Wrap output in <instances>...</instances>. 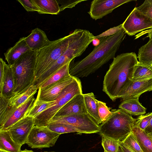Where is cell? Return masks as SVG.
Masks as SVG:
<instances>
[{
	"label": "cell",
	"mask_w": 152,
	"mask_h": 152,
	"mask_svg": "<svg viewBox=\"0 0 152 152\" xmlns=\"http://www.w3.org/2000/svg\"><path fill=\"white\" fill-rule=\"evenodd\" d=\"M126 34L122 28L114 34L99 38V43L88 56L76 62L74 59L70 62V75L78 78L87 77L113 59Z\"/></svg>",
	"instance_id": "obj_1"
},
{
	"label": "cell",
	"mask_w": 152,
	"mask_h": 152,
	"mask_svg": "<svg viewBox=\"0 0 152 152\" xmlns=\"http://www.w3.org/2000/svg\"><path fill=\"white\" fill-rule=\"evenodd\" d=\"M138 61L133 52L121 54L113 59L103 82V91L113 101L119 98L132 80L134 71Z\"/></svg>",
	"instance_id": "obj_2"
},
{
	"label": "cell",
	"mask_w": 152,
	"mask_h": 152,
	"mask_svg": "<svg viewBox=\"0 0 152 152\" xmlns=\"http://www.w3.org/2000/svg\"><path fill=\"white\" fill-rule=\"evenodd\" d=\"M77 31L76 29L67 36L50 41L48 44L37 50L34 81L49 68L65 51Z\"/></svg>",
	"instance_id": "obj_3"
},
{
	"label": "cell",
	"mask_w": 152,
	"mask_h": 152,
	"mask_svg": "<svg viewBox=\"0 0 152 152\" xmlns=\"http://www.w3.org/2000/svg\"><path fill=\"white\" fill-rule=\"evenodd\" d=\"M112 112V115L100 125L99 133L102 136L122 142L132 132L136 119L120 109Z\"/></svg>",
	"instance_id": "obj_4"
},
{
	"label": "cell",
	"mask_w": 152,
	"mask_h": 152,
	"mask_svg": "<svg viewBox=\"0 0 152 152\" xmlns=\"http://www.w3.org/2000/svg\"><path fill=\"white\" fill-rule=\"evenodd\" d=\"M37 50H31L20 56L12 65L15 95L26 91L35 79Z\"/></svg>",
	"instance_id": "obj_5"
},
{
	"label": "cell",
	"mask_w": 152,
	"mask_h": 152,
	"mask_svg": "<svg viewBox=\"0 0 152 152\" xmlns=\"http://www.w3.org/2000/svg\"><path fill=\"white\" fill-rule=\"evenodd\" d=\"M83 94L81 82L76 77L56 99V105L44 110L33 118L34 125L47 126L53 118L66 104L77 95Z\"/></svg>",
	"instance_id": "obj_6"
},
{
	"label": "cell",
	"mask_w": 152,
	"mask_h": 152,
	"mask_svg": "<svg viewBox=\"0 0 152 152\" xmlns=\"http://www.w3.org/2000/svg\"><path fill=\"white\" fill-rule=\"evenodd\" d=\"M50 122L71 125L79 131V134L99 133L100 129V125L88 114H76L63 117L54 116Z\"/></svg>",
	"instance_id": "obj_7"
},
{
	"label": "cell",
	"mask_w": 152,
	"mask_h": 152,
	"mask_svg": "<svg viewBox=\"0 0 152 152\" xmlns=\"http://www.w3.org/2000/svg\"><path fill=\"white\" fill-rule=\"evenodd\" d=\"M60 135L52 131L47 126H34L28 136L26 143L32 148L53 147Z\"/></svg>",
	"instance_id": "obj_8"
},
{
	"label": "cell",
	"mask_w": 152,
	"mask_h": 152,
	"mask_svg": "<svg viewBox=\"0 0 152 152\" xmlns=\"http://www.w3.org/2000/svg\"><path fill=\"white\" fill-rule=\"evenodd\" d=\"M122 27L126 34L132 36L152 28V19L135 7L122 24Z\"/></svg>",
	"instance_id": "obj_9"
},
{
	"label": "cell",
	"mask_w": 152,
	"mask_h": 152,
	"mask_svg": "<svg viewBox=\"0 0 152 152\" xmlns=\"http://www.w3.org/2000/svg\"><path fill=\"white\" fill-rule=\"evenodd\" d=\"M133 0H94L88 13L95 20L101 19L120 6Z\"/></svg>",
	"instance_id": "obj_10"
},
{
	"label": "cell",
	"mask_w": 152,
	"mask_h": 152,
	"mask_svg": "<svg viewBox=\"0 0 152 152\" xmlns=\"http://www.w3.org/2000/svg\"><path fill=\"white\" fill-rule=\"evenodd\" d=\"M34 126L33 118L26 116L13 124L8 130L13 140L22 146L26 143L28 136Z\"/></svg>",
	"instance_id": "obj_11"
},
{
	"label": "cell",
	"mask_w": 152,
	"mask_h": 152,
	"mask_svg": "<svg viewBox=\"0 0 152 152\" xmlns=\"http://www.w3.org/2000/svg\"><path fill=\"white\" fill-rule=\"evenodd\" d=\"M75 77L70 75L47 86L39 88L36 99L47 102L56 100L63 90L73 81Z\"/></svg>",
	"instance_id": "obj_12"
},
{
	"label": "cell",
	"mask_w": 152,
	"mask_h": 152,
	"mask_svg": "<svg viewBox=\"0 0 152 152\" xmlns=\"http://www.w3.org/2000/svg\"><path fill=\"white\" fill-rule=\"evenodd\" d=\"M152 91V78L143 80H132L120 96L123 101L139 98L143 93Z\"/></svg>",
	"instance_id": "obj_13"
},
{
	"label": "cell",
	"mask_w": 152,
	"mask_h": 152,
	"mask_svg": "<svg viewBox=\"0 0 152 152\" xmlns=\"http://www.w3.org/2000/svg\"><path fill=\"white\" fill-rule=\"evenodd\" d=\"M35 100L34 95H33L19 107L13 108L7 118L0 123V131L8 130L13 124L24 117L25 113L33 105Z\"/></svg>",
	"instance_id": "obj_14"
},
{
	"label": "cell",
	"mask_w": 152,
	"mask_h": 152,
	"mask_svg": "<svg viewBox=\"0 0 152 152\" xmlns=\"http://www.w3.org/2000/svg\"><path fill=\"white\" fill-rule=\"evenodd\" d=\"M83 94H77L66 104L55 116L63 117L79 114H88Z\"/></svg>",
	"instance_id": "obj_15"
},
{
	"label": "cell",
	"mask_w": 152,
	"mask_h": 152,
	"mask_svg": "<svg viewBox=\"0 0 152 152\" xmlns=\"http://www.w3.org/2000/svg\"><path fill=\"white\" fill-rule=\"evenodd\" d=\"M25 39L28 46L33 50L41 49L50 42L45 32L38 28L32 30L30 34L25 37Z\"/></svg>",
	"instance_id": "obj_16"
},
{
	"label": "cell",
	"mask_w": 152,
	"mask_h": 152,
	"mask_svg": "<svg viewBox=\"0 0 152 152\" xmlns=\"http://www.w3.org/2000/svg\"><path fill=\"white\" fill-rule=\"evenodd\" d=\"M32 50L27 45L25 37L20 38L12 47L4 53L5 60L9 65H12L22 55Z\"/></svg>",
	"instance_id": "obj_17"
},
{
	"label": "cell",
	"mask_w": 152,
	"mask_h": 152,
	"mask_svg": "<svg viewBox=\"0 0 152 152\" xmlns=\"http://www.w3.org/2000/svg\"><path fill=\"white\" fill-rule=\"evenodd\" d=\"M14 90L15 84L12 69L10 65L5 62L3 84L0 89V95L10 99L15 95Z\"/></svg>",
	"instance_id": "obj_18"
},
{
	"label": "cell",
	"mask_w": 152,
	"mask_h": 152,
	"mask_svg": "<svg viewBox=\"0 0 152 152\" xmlns=\"http://www.w3.org/2000/svg\"><path fill=\"white\" fill-rule=\"evenodd\" d=\"M118 107L131 115H141L146 113V109L140 103L138 98L123 100Z\"/></svg>",
	"instance_id": "obj_19"
},
{
	"label": "cell",
	"mask_w": 152,
	"mask_h": 152,
	"mask_svg": "<svg viewBox=\"0 0 152 152\" xmlns=\"http://www.w3.org/2000/svg\"><path fill=\"white\" fill-rule=\"evenodd\" d=\"M21 147L13 140L8 130L0 131V152H20Z\"/></svg>",
	"instance_id": "obj_20"
},
{
	"label": "cell",
	"mask_w": 152,
	"mask_h": 152,
	"mask_svg": "<svg viewBox=\"0 0 152 152\" xmlns=\"http://www.w3.org/2000/svg\"><path fill=\"white\" fill-rule=\"evenodd\" d=\"M32 1L39 10V14L57 15L60 12V6L56 0Z\"/></svg>",
	"instance_id": "obj_21"
},
{
	"label": "cell",
	"mask_w": 152,
	"mask_h": 152,
	"mask_svg": "<svg viewBox=\"0 0 152 152\" xmlns=\"http://www.w3.org/2000/svg\"><path fill=\"white\" fill-rule=\"evenodd\" d=\"M132 133L134 135L143 152H152V137L143 130L134 126Z\"/></svg>",
	"instance_id": "obj_22"
},
{
	"label": "cell",
	"mask_w": 152,
	"mask_h": 152,
	"mask_svg": "<svg viewBox=\"0 0 152 152\" xmlns=\"http://www.w3.org/2000/svg\"><path fill=\"white\" fill-rule=\"evenodd\" d=\"M85 104L88 114L99 124L102 122L99 117L97 99L92 92L83 94Z\"/></svg>",
	"instance_id": "obj_23"
},
{
	"label": "cell",
	"mask_w": 152,
	"mask_h": 152,
	"mask_svg": "<svg viewBox=\"0 0 152 152\" xmlns=\"http://www.w3.org/2000/svg\"><path fill=\"white\" fill-rule=\"evenodd\" d=\"M38 89L31 85L25 91L11 97L9 105L12 108H18L23 104L31 96L34 95Z\"/></svg>",
	"instance_id": "obj_24"
},
{
	"label": "cell",
	"mask_w": 152,
	"mask_h": 152,
	"mask_svg": "<svg viewBox=\"0 0 152 152\" xmlns=\"http://www.w3.org/2000/svg\"><path fill=\"white\" fill-rule=\"evenodd\" d=\"M152 78V66L138 61L136 65L132 80H143Z\"/></svg>",
	"instance_id": "obj_25"
},
{
	"label": "cell",
	"mask_w": 152,
	"mask_h": 152,
	"mask_svg": "<svg viewBox=\"0 0 152 152\" xmlns=\"http://www.w3.org/2000/svg\"><path fill=\"white\" fill-rule=\"evenodd\" d=\"M56 100L47 102L36 99L33 105L25 113V117L30 116L34 118L44 110L56 105Z\"/></svg>",
	"instance_id": "obj_26"
},
{
	"label": "cell",
	"mask_w": 152,
	"mask_h": 152,
	"mask_svg": "<svg viewBox=\"0 0 152 152\" xmlns=\"http://www.w3.org/2000/svg\"><path fill=\"white\" fill-rule=\"evenodd\" d=\"M139 61L152 66V39L139 49Z\"/></svg>",
	"instance_id": "obj_27"
},
{
	"label": "cell",
	"mask_w": 152,
	"mask_h": 152,
	"mask_svg": "<svg viewBox=\"0 0 152 152\" xmlns=\"http://www.w3.org/2000/svg\"><path fill=\"white\" fill-rule=\"evenodd\" d=\"M70 62L66 63L61 67L50 78L43 83L39 88H43L47 86L59 81L64 77L70 75L69 66Z\"/></svg>",
	"instance_id": "obj_28"
},
{
	"label": "cell",
	"mask_w": 152,
	"mask_h": 152,
	"mask_svg": "<svg viewBox=\"0 0 152 152\" xmlns=\"http://www.w3.org/2000/svg\"><path fill=\"white\" fill-rule=\"evenodd\" d=\"M47 127L52 131L60 134L74 132L79 134V132L72 126L64 124L50 122Z\"/></svg>",
	"instance_id": "obj_29"
},
{
	"label": "cell",
	"mask_w": 152,
	"mask_h": 152,
	"mask_svg": "<svg viewBox=\"0 0 152 152\" xmlns=\"http://www.w3.org/2000/svg\"><path fill=\"white\" fill-rule=\"evenodd\" d=\"M120 141L109 137L102 136V144L107 152H118Z\"/></svg>",
	"instance_id": "obj_30"
},
{
	"label": "cell",
	"mask_w": 152,
	"mask_h": 152,
	"mask_svg": "<svg viewBox=\"0 0 152 152\" xmlns=\"http://www.w3.org/2000/svg\"><path fill=\"white\" fill-rule=\"evenodd\" d=\"M122 142L133 152H143L136 139L132 132Z\"/></svg>",
	"instance_id": "obj_31"
},
{
	"label": "cell",
	"mask_w": 152,
	"mask_h": 152,
	"mask_svg": "<svg viewBox=\"0 0 152 152\" xmlns=\"http://www.w3.org/2000/svg\"><path fill=\"white\" fill-rule=\"evenodd\" d=\"M97 103L98 115L102 123L112 115V112L110 111L106 103L97 100Z\"/></svg>",
	"instance_id": "obj_32"
},
{
	"label": "cell",
	"mask_w": 152,
	"mask_h": 152,
	"mask_svg": "<svg viewBox=\"0 0 152 152\" xmlns=\"http://www.w3.org/2000/svg\"><path fill=\"white\" fill-rule=\"evenodd\" d=\"M152 118V112L140 115L136 119L134 126L144 131Z\"/></svg>",
	"instance_id": "obj_33"
},
{
	"label": "cell",
	"mask_w": 152,
	"mask_h": 152,
	"mask_svg": "<svg viewBox=\"0 0 152 152\" xmlns=\"http://www.w3.org/2000/svg\"><path fill=\"white\" fill-rule=\"evenodd\" d=\"M10 99L0 95V121L3 120L12 108L9 105Z\"/></svg>",
	"instance_id": "obj_34"
},
{
	"label": "cell",
	"mask_w": 152,
	"mask_h": 152,
	"mask_svg": "<svg viewBox=\"0 0 152 152\" xmlns=\"http://www.w3.org/2000/svg\"><path fill=\"white\" fill-rule=\"evenodd\" d=\"M137 8L152 19V0H145L142 4Z\"/></svg>",
	"instance_id": "obj_35"
},
{
	"label": "cell",
	"mask_w": 152,
	"mask_h": 152,
	"mask_svg": "<svg viewBox=\"0 0 152 152\" xmlns=\"http://www.w3.org/2000/svg\"><path fill=\"white\" fill-rule=\"evenodd\" d=\"M28 12L37 11L38 12L39 10L34 4L32 0H17Z\"/></svg>",
	"instance_id": "obj_36"
},
{
	"label": "cell",
	"mask_w": 152,
	"mask_h": 152,
	"mask_svg": "<svg viewBox=\"0 0 152 152\" xmlns=\"http://www.w3.org/2000/svg\"><path fill=\"white\" fill-rule=\"evenodd\" d=\"M86 0H59L58 1L61 4L60 7V12L66 8H72L78 3Z\"/></svg>",
	"instance_id": "obj_37"
},
{
	"label": "cell",
	"mask_w": 152,
	"mask_h": 152,
	"mask_svg": "<svg viewBox=\"0 0 152 152\" xmlns=\"http://www.w3.org/2000/svg\"><path fill=\"white\" fill-rule=\"evenodd\" d=\"M5 62L2 58L0 59V89L2 88L4 73V64Z\"/></svg>",
	"instance_id": "obj_38"
},
{
	"label": "cell",
	"mask_w": 152,
	"mask_h": 152,
	"mask_svg": "<svg viewBox=\"0 0 152 152\" xmlns=\"http://www.w3.org/2000/svg\"><path fill=\"white\" fill-rule=\"evenodd\" d=\"M148 34L146 37H149V39H152V28L144 31L139 33L135 36V39L139 38L145 34Z\"/></svg>",
	"instance_id": "obj_39"
},
{
	"label": "cell",
	"mask_w": 152,
	"mask_h": 152,
	"mask_svg": "<svg viewBox=\"0 0 152 152\" xmlns=\"http://www.w3.org/2000/svg\"><path fill=\"white\" fill-rule=\"evenodd\" d=\"M118 152H133L126 146L122 142H120Z\"/></svg>",
	"instance_id": "obj_40"
},
{
	"label": "cell",
	"mask_w": 152,
	"mask_h": 152,
	"mask_svg": "<svg viewBox=\"0 0 152 152\" xmlns=\"http://www.w3.org/2000/svg\"><path fill=\"white\" fill-rule=\"evenodd\" d=\"M144 132L151 136H152V118L148 125L144 130Z\"/></svg>",
	"instance_id": "obj_41"
},
{
	"label": "cell",
	"mask_w": 152,
	"mask_h": 152,
	"mask_svg": "<svg viewBox=\"0 0 152 152\" xmlns=\"http://www.w3.org/2000/svg\"><path fill=\"white\" fill-rule=\"evenodd\" d=\"M20 152H34L32 150H28L25 149L24 150L21 151Z\"/></svg>",
	"instance_id": "obj_42"
},
{
	"label": "cell",
	"mask_w": 152,
	"mask_h": 152,
	"mask_svg": "<svg viewBox=\"0 0 152 152\" xmlns=\"http://www.w3.org/2000/svg\"><path fill=\"white\" fill-rule=\"evenodd\" d=\"M104 152H107L105 151H104Z\"/></svg>",
	"instance_id": "obj_43"
},
{
	"label": "cell",
	"mask_w": 152,
	"mask_h": 152,
	"mask_svg": "<svg viewBox=\"0 0 152 152\" xmlns=\"http://www.w3.org/2000/svg\"></svg>",
	"instance_id": "obj_44"
}]
</instances>
